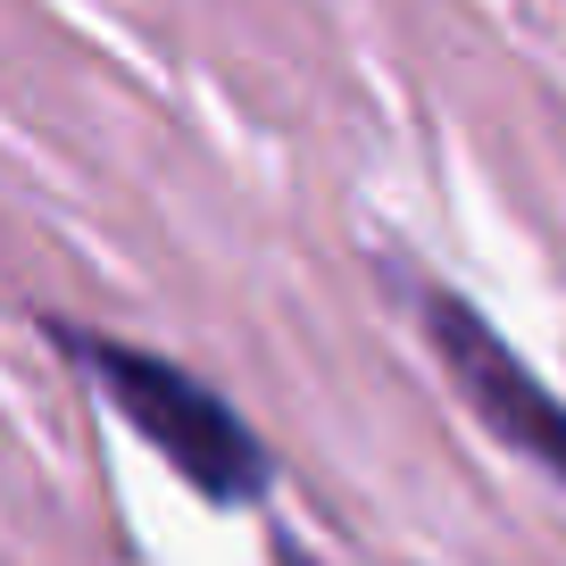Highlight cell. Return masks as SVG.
I'll return each mask as SVG.
<instances>
[{
	"label": "cell",
	"instance_id": "1",
	"mask_svg": "<svg viewBox=\"0 0 566 566\" xmlns=\"http://www.w3.org/2000/svg\"><path fill=\"white\" fill-rule=\"evenodd\" d=\"M67 342H75V358L92 367V384L125 408V424H134L142 442L159 450V459L176 467L200 500L242 509V500L266 492V475H275L266 442L242 424V408L217 400L192 367L150 358V350H134V342H101V334H67Z\"/></svg>",
	"mask_w": 566,
	"mask_h": 566
},
{
	"label": "cell",
	"instance_id": "2",
	"mask_svg": "<svg viewBox=\"0 0 566 566\" xmlns=\"http://www.w3.org/2000/svg\"><path fill=\"white\" fill-rule=\"evenodd\" d=\"M424 334H433V350H442L450 384L475 400V417L492 424L509 450H525L542 475L566 483V400H558V391L533 384L525 358H516L459 292H433V301H424Z\"/></svg>",
	"mask_w": 566,
	"mask_h": 566
}]
</instances>
